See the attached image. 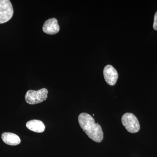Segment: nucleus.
<instances>
[{
  "label": "nucleus",
  "mask_w": 157,
  "mask_h": 157,
  "mask_svg": "<svg viewBox=\"0 0 157 157\" xmlns=\"http://www.w3.org/2000/svg\"><path fill=\"white\" fill-rule=\"evenodd\" d=\"M79 125L89 137L95 142L100 143L104 138V133L100 124L95 123V120L86 113H80L78 117Z\"/></svg>",
  "instance_id": "obj_1"
},
{
  "label": "nucleus",
  "mask_w": 157,
  "mask_h": 157,
  "mask_svg": "<svg viewBox=\"0 0 157 157\" xmlns=\"http://www.w3.org/2000/svg\"><path fill=\"white\" fill-rule=\"evenodd\" d=\"M48 94V90L46 88L41 89L38 90H29L25 95L26 102L31 105L39 104L46 100Z\"/></svg>",
  "instance_id": "obj_2"
},
{
  "label": "nucleus",
  "mask_w": 157,
  "mask_h": 157,
  "mask_svg": "<svg viewBox=\"0 0 157 157\" xmlns=\"http://www.w3.org/2000/svg\"><path fill=\"white\" fill-rule=\"evenodd\" d=\"M122 124L130 133H135L140 129V124L137 117L133 113H127L121 118Z\"/></svg>",
  "instance_id": "obj_3"
},
{
  "label": "nucleus",
  "mask_w": 157,
  "mask_h": 157,
  "mask_svg": "<svg viewBox=\"0 0 157 157\" xmlns=\"http://www.w3.org/2000/svg\"><path fill=\"white\" fill-rule=\"evenodd\" d=\"M14 14V9L9 0H0V24L9 21Z\"/></svg>",
  "instance_id": "obj_4"
},
{
  "label": "nucleus",
  "mask_w": 157,
  "mask_h": 157,
  "mask_svg": "<svg viewBox=\"0 0 157 157\" xmlns=\"http://www.w3.org/2000/svg\"><path fill=\"white\" fill-rule=\"evenodd\" d=\"M103 73L104 79L107 84L110 86L115 85L118 78V74L115 68L111 65H107L104 67Z\"/></svg>",
  "instance_id": "obj_5"
},
{
  "label": "nucleus",
  "mask_w": 157,
  "mask_h": 157,
  "mask_svg": "<svg viewBox=\"0 0 157 157\" xmlns=\"http://www.w3.org/2000/svg\"><path fill=\"white\" fill-rule=\"evenodd\" d=\"M42 30L45 33L53 35L59 32L60 27L56 18H49L44 22L42 26Z\"/></svg>",
  "instance_id": "obj_6"
},
{
  "label": "nucleus",
  "mask_w": 157,
  "mask_h": 157,
  "mask_svg": "<svg viewBox=\"0 0 157 157\" xmlns=\"http://www.w3.org/2000/svg\"><path fill=\"white\" fill-rule=\"evenodd\" d=\"M3 141L6 144L11 146H16L21 143L20 138L19 136L14 133L5 132L2 135Z\"/></svg>",
  "instance_id": "obj_7"
},
{
  "label": "nucleus",
  "mask_w": 157,
  "mask_h": 157,
  "mask_svg": "<svg viewBox=\"0 0 157 157\" xmlns=\"http://www.w3.org/2000/svg\"><path fill=\"white\" fill-rule=\"evenodd\" d=\"M29 130L36 133H42L45 131V127L44 123L40 120H32L29 121L26 124Z\"/></svg>",
  "instance_id": "obj_8"
},
{
  "label": "nucleus",
  "mask_w": 157,
  "mask_h": 157,
  "mask_svg": "<svg viewBox=\"0 0 157 157\" xmlns=\"http://www.w3.org/2000/svg\"><path fill=\"white\" fill-rule=\"evenodd\" d=\"M153 29L157 31V11L155 14L154 21L153 23Z\"/></svg>",
  "instance_id": "obj_9"
}]
</instances>
